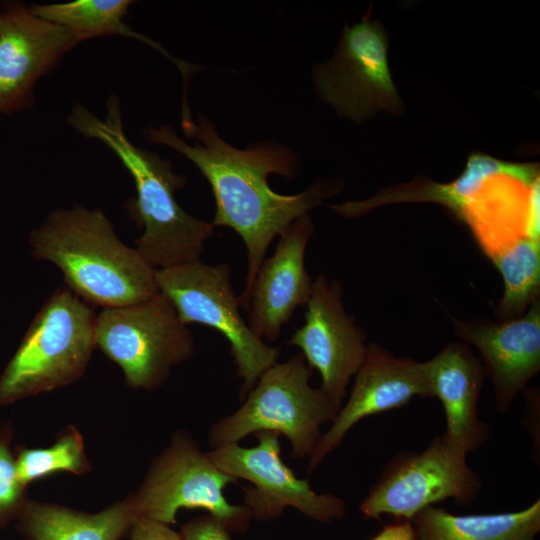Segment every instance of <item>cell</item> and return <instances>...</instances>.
I'll list each match as a JSON object with an SVG mask.
<instances>
[{"label":"cell","mask_w":540,"mask_h":540,"mask_svg":"<svg viewBox=\"0 0 540 540\" xmlns=\"http://www.w3.org/2000/svg\"><path fill=\"white\" fill-rule=\"evenodd\" d=\"M129 531L131 540H183L169 525L147 518H137Z\"/></svg>","instance_id":"25"},{"label":"cell","mask_w":540,"mask_h":540,"mask_svg":"<svg viewBox=\"0 0 540 540\" xmlns=\"http://www.w3.org/2000/svg\"><path fill=\"white\" fill-rule=\"evenodd\" d=\"M388 38L382 25L363 18L345 26L331 60L313 77L318 95L342 117L360 122L378 110L403 111L388 66Z\"/></svg>","instance_id":"10"},{"label":"cell","mask_w":540,"mask_h":540,"mask_svg":"<svg viewBox=\"0 0 540 540\" xmlns=\"http://www.w3.org/2000/svg\"><path fill=\"white\" fill-rule=\"evenodd\" d=\"M455 334L475 346L494 387L495 408L507 412L516 397L540 370V302H532L518 318L492 322L486 319H452Z\"/></svg>","instance_id":"15"},{"label":"cell","mask_w":540,"mask_h":540,"mask_svg":"<svg viewBox=\"0 0 540 540\" xmlns=\"http://www.w3.org/2000/svg\"><path fill=\"white\" fill-rule=\"evenodd\" d=\"M96 318L90 304L67 287L57 288L0 374V407L81 377L96 348Z\"/></svg>","instance_id":"4"},{"label":"cell","mask_w":540,"mask_h":540,"mask_svg":"<svg viewBox=\"0 0 540 540\" xmlns=\"http://www.w3.org/2000/svg\"><path fill=\"white\" fill-rule=\"evenodd\" d=\"M370 540H417L412 522L410 520H397L386 525Z\"/></svg>","instance_id":"26"},{"label":"cell","mask_w":540,"mask_h":540,"mask_svg":"<svg viewBox=\"0 0 540 540\" xmlns=\"http://www.w3.org/2000/svg\"><path fill=\"white\" fill-rule=\"evenodd\" d=\"M258 444L242 447L238 443L219 446L206 452L223 473L244 479L253 488L244 489V505L252 517L266 521L279 517L286 507L300 511L309 519L328 523L346 514V503L334 494L316 493L308 480L296 477L281 459L279 434H255Z\"/></svg>","instance_id":"11"},{"label":"cell","mask_w":540,"mask_h":540,"mask_svg":"<svg viewBox=\"0 0 540 540\" xmlns=\"http://www.w3.org/2000/svg\"><path fill=\"white\" fill-rule=\"evenodd\" d=\"M24 489L17 475L16 461L9 448V439L0 436V527L17 516L25 501Z\"/></svg>","instance_id":"23"},{"label":"cell","mask_w":540,"mask_h":540,"mask_svg":"<svg viewBox=\"0 0 540 540\" xmlns=\"http://www.w3.org/2000/svg\"><path fill=\"white\" fill-rule=\"evenodd\" d=\"M185 135L195 139L194 145L182 140L169 125H149L145 130L148 143L168 146L197 166L215 199L211 223L214 227H229L241 237L247 253V272L239 300L247 310L257 272L274 238L341 188L334 181H319L298 194H279L269 186L268 176H295L296 156L289 148L274 142L235 148L218 135L215 125L205 116H200Z\"/></svg>","instance_id":"1"},{"label":"cell","mask_w":540,"mask_h":540,"mask_svg":"<svg viewBox=\"0 0 540 540\" xmlns=\"http://www.w3.org/2000/svg\"><path fill=\"white\" fill-rule=\"evenodd\" d=\"M78 42L20 2L0 6V116L26 109L37 81Z\"/></svg>","instance_id":"13"},{"label":"cell","mask_w":540,"mask_h":540,"mask_svg":"<svg viewBox=\"0 0 540 540\" xmlns=\"http://www.w3.org/2000/svg\"><path fill=\"white\" fill-rule=\"evenodd\" d=\"M15 461L17 475L24 488L55 472L81 474L88 468L84 443L76 430L67 431L50 447L22 449Z\"/></svg>","instance_id":"22"},{"label":"cell","mask_w":540,"mask_h":540,"mask_svg":"<svg viewBox=\"0 0 540 540\" xmlns=\"http://www.w3.org/2000/svg\"><path fill=\"white\" fill-rule=\"evenodd\" d=\"M235 482L189 435L180 433L157 457L129 499L137 518L172 525L179 509H204L229 532L244 533L252 518L249 509L229 503L224 495L225 488Z\"/></svg>","instance_id":"8"},{"label":"cell","mask_w":540,"mask_h":540,"mask_svg":"<svg viewBox=\"0 0 540 540\" xmlns=\"http://www.w3.org/2000/svg\"><path fill=\"white\" fill-rule=\"evenodd\" d=\"M16 517L29 540H118L137 519L129 498L93 514L24 501Z\"/></svg>","instance_id":"18"},{"label":"cell","mask_w":540,"mask_h":540,"mask_svg":"<svg viewBox=\"0 0 540 540\" xmlns=\"http://www.w3.org/2000/svg\"><path fill=\"white\" fill-rule=\"evenodd\" d=\"M414 397H433L422 362L394 356L378 343L367 345L350 396L338 410L328 431L321 434L309 457L308 473L340 446L359 421L401 408Z\"/></svg>","instance_id":"14"},{"label":"cell","mask_w":540,"mask_h":540,"mask_svg":"<svg viewBox=\"0 0 540 540\" xmlns=\"http://www.w3.org/2000/svg\"><path fill=\"white\" fill-rule=\"evenodd\" d=\"M310 377V368L300 353L276 362L260 376L235 412L212 425V448L270 431L289 440L293 458L310 457L322 434L321 426L332 422L340 409L321 388L310 385Z\"/></svg>","instance_id":"5"},{"label":"cell","mask_w":540,"mask_h":540,"mask_svg":"<svg viewBox=\"0 0 540 540\" xmlns=\"http://www.w3.org/2000/svg\"><path fill=\"white\" fill-rule=\"evenodd\" d=\"M183 540H231L230 532L210 514L191 519L182 527Z\"/></svg>","instance_id":"24"},{"label":"cell","mask_w":540,"mask_h":540,"mask_svg":"<svg viewBox=\"0 0 540 540\" xmlns=\"http://www.w3.org/2000/svg\"><path fill=\"white\" fill-rule=\"evenodd\" d=\"M95 342L121 368L127 385L145 390L162 385L171 367L190 359L195 350L191 331L160 292L136 303L102 308Z\"/></svg>","instance_id":"7"},{"label":"cell","mask_w":540,"mask_h":540,"mask_svg":"<svg viewBox=\"0 0 540 540\" xmlns=\"http://www.w3.org/2000/svg\"><path fill=\"white\" fill-rule=\"evenodd\" d=\"M29 245L34 258L57 266L65 287L90 305L124 306L159 292L157 269L119 239L99 208L51 211L31 231Z\"/></svg>","instance_id":"3"},{"label":"cell","mask_w":540,"mask_h":540,"mask_svg":"<svg viewBox=\"0 0 540 540\" xmlns=\"http://www.w3.org/2000/svg\"><path fill=\"white\" fill-rule=\"evenodd\" d=\"M314 232L305 214L279 235L274 253L264 259L253 283L247 324L260 339L275 342L298 306L307 304L313 280L305 267V252Z\"/></svg>","instance_id":"16"},{"label":"cell","mask_w":540,"mask_h":540,"mask_svg":"<svg viewBox=\"0 0 540 540\" xmlns=\"http://www.w3.org/2000/svg\"><path fill=\"white\" fill-rule=\"evenodd\" d=\"M422 364L433 397L444 408V443L465 455L483 447L489 440L490 428L480 419L477 409L485 377L480 358L468 344L454 342Z\"/></svg>","instance_id":"17"},{"label":"cell","mask_w":540,"mask_h":540,"mask_svg":"<svg viewBox=\"0 0 540 540\" xmlns=\"http://www.w3.org/2000/svg\"><path fill=\"white\" fill-rule=\"evenodd\" d=\"M129 0H75L66 3L30 5L31 11L50 22L58 24L74 36L80 43L95 37L120 35L134 38L156 49L180 70L184 82V98L188 81L198 69L196 66L176 59L159 43L134 31L125 21Z\"/></svg>","instance_id":"20"},{"label":"cell","mask_w":540,"mask_h":540,"mask_svg":"<svg viewBox=\"0 0 540 540\" xmlns=\"http://www.w3.org/2000/svg\"><path fill=\"white\" fill-rule=\"evenodd\" d=\"M342 295L339 282L318 276L306 304L305 323L288 342L319 372L321 390L339 408L367 350L365 333L346 313Z\"/></svg>","instance_id":"12"},{"label":"cell","mask_w":540,"mask_h":540,"mask_svg":"<svg viewBox=\"0 0 540 540\" xmlns=\"http://www.w3.org/2000/svg\"><path fill=\"white\" fill-rule=\"evenodd\" d=\"M417 540H536L540 500L514 511L454 515L442 507H425L411 519Z\"/></svg>","instance_id":"19"},{"label":"cell","mask_w":540,"mask_h":540,"mask_svg":"<svg viewBox=\"0 0 540 540\" xmlns=\"http://www.w3.org/2000/svg\"><path fill=\"white\" fill-rule=\"evenodd\" d=\"M68 123L87 138L104 143L131 175L136 196L126 207L132 220L143 229L135 240L142 257L156 269L199 260L215 227L178 204L175 192L186 179L173 170L172 163L131 143L123 128L119 99L114 95L108 99L105 119L77 104Z\"/></svg>","instance_id":"2"},{"label":"cell","mask_w":540,"mask_h":540,"mask_svg":"<svg viewBox=\"0 0 540 540\" xmlns=\"http://www.w3.org/2000/svg\"><path fill=\"white\" fill-rule=\"evenodd\" d=\"M504 283L496 307L500 321L518 318L538 299L540 288V240L521 236L490 254Z\"/></svg>","instance_id":"21"},{"label":"cell","mask_w":540,"mask_h":540,"mask_svg":"<svg viewBox=\"0 0 540 540\" xmlns=\"http://www.w3.org/2000/svg\"><path fill=\"white\" fill-rule=\"evenodd\" d=\"M1 117V116H0Z\"/></svg>","instance_id":"27"},{"label":"cell","mask_w":540,"mask_h":540,"mask_svg":"<svg viewBox=\"0 0 540 540\" xmlns=\"http://www.w3.org/2000/svg\"><path fill=\"white\" fill-rule=\"evenodd\" d=\"M156 281L159 292L169 299L184 324L211 327L227 339L236 374L242 379L240 398H245L277 362L280 349L257 337L242 317L229 265L196 260L157 269Z\"/></svg>","instance_id":"6"},{"label":"cell","mask_w":540,"mask_h":540,"mask_svg":"<svg viewBox=\"0 0 540 540\" xmlns=\"http://www.w3.org/2000/svg\"><path fill=\"white\" fill-rule=\"evenodd\" d=\"M481 488L467 455L448 447L440 436L421 452L395 455L360 503L359 511L365 519L391 515L411 521L425 507L446 499L467 506Z\"/></svg>","instance_id":"9"}]
</instances>
